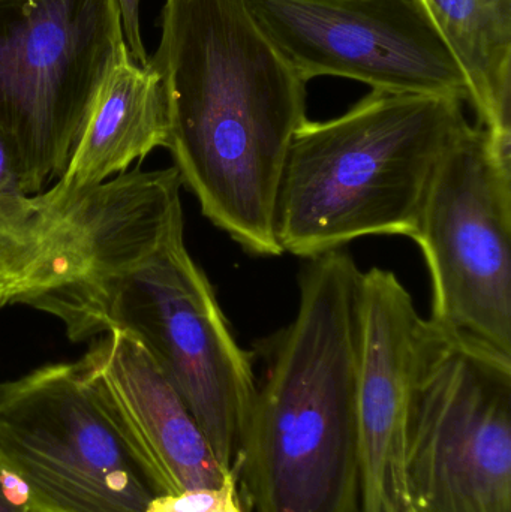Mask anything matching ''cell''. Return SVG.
<instances>
[{"instance_id":"5bb4252c","label":"cell","mask_w":511,"mask_h":512,"mask_svg":"<svg viewBox=\"0 0 511 512\" xmlns=\"http://www.w3.org/2000/svg\"><path fill=\"white\" fill-rule=\"evenodd\" d=\"M470 87V104L511 156V0H420Z\"/></svg>"},{"instance_id":"9a60e30c","label":"cell","mask_w":511,"mask_h":512,"mask_svg":"<svg viewBox=\"0 0 511 512\" xmlns=\"http://www.w3.org/2000/svg\"><path fill=\"white\" fill-rule=\"evenodd\" d=\"M242 499L239 475L234 471L221 486L213 489L156 496L146 512H245Z\"/></svg>"},{"instance_id":"8992f818","label":"cell","mask_w":511,"mask_h":512,"mask_svg":"<svg viewBox=\"0 0 511 512\" xmlns=\"http://www.w3.org/2000/svg\"><path fill=\"white\" fill-rule=\"evenodd\" d=\"M126 51L117 0H0V131L29 194L63 176Z\"/></svg>"},{"instance_id":"7a4b0ae2","label":"cell","mask_w":511,"mask_h":512,"mask_svg":"<svg viewBox=\"0 0 511 512\" xmlns=\"http://www.w3.org/2000/svg\"><path fill=\"white\" fill-rule=\"evenodd\" d=\"M362 277L342 249L308 259L296 318L258 342L263 378L237 465L255 512H360Z\"/></svg>"},{"instance_id":"277c9868","label":"cell","mask_w":511,"mask_h":512,"mask_svg":"<svg viewBox=\"0 0 511 512\" xmlns=\"http://www.w3.org/2000/svg\"><path fill=\"white\" fill-rule=\"evenodd\" d=\"M185 228L146 254L45 298L72 342L125 331L155 361L197 421L216 460L237 471L257 396L251 352L240 348L215 289L189 255Z\"/></svg>"},{"instance_id":"6da1fadb","label":"cell","mask_w":511,"mask_h":512,"mask_svg":"<svg viewBox=\"0 0 511 512\" xmlns=\"http://www.w3.org/2000/svg\"><path fill=\"white\" fill-rule=\"evenodd\" d=\"M167 96L168 146L203 215L246 252L281 256L276 201L306 117V81L246 0H165L150 59Z\"/></svg>"},{"instance_id":"ba28073f","label":"cell","mask_w":511,"mask_h":512,"mask_svg":"<svg viewBox=\"0 0 511 512\" xmlns=\"http://www.w3.org/2000/svg\"><path fill=\"white\" fill-rule=\"evenodd\" d=\"M432 280L429 322L511 360V156L468 125L444 156L413 237Z\"/></svg>"},{"instance_id":"4fadbf2b","label":"cell","mask_w":511,"mask_h":512,"mask_svg":"<svg viewBox=\"0 0 511 512\" xmlns=\"http://www.w3.org/2000/svg\"><path fill=\"white\" fill-rule=\"evenodd\" d=\"M170 120L161 74L126 51L99 90L83 134L57 185L84 191L125 174L158 147L168 146Z\"/></svg>"},{"instance_id":"3957f363","label":"cell","mask_w":511,"mask_h":512,"mask_svg":"<svg viewBox=\"0 0 511 512\" xmlns=\"http://www.w3.org/2000/svg\"><path fill=\"white\" fill-rule=\"evenodd\" d=\"M462 105L372 90L342 116L306 120L276 201L282 252L311 259L362 237L413 239L435 174L470 125Z\"/></svg>"},{"instance_id":"52a82bcc","label":"cell","mask_w":511,"mask_h":512,"mask_svg":"<svg viewBox=\"0 0 511 512\" xmlns=\"http://www.w3.org/2000/svg\"><path fill=\"white\" fill-rule=\"evenodd\" d=\"M0 469L32 512H146L161 495L81 360L0 384Z\"/></svg>"},{"instance_id":"2e32d148","label":"cell","mask_w":511,"mask_h":512,"mask_svg":"<svg viewBox=\"0 0 511 512\" xmlns=\"http://www.w3.org/2000/svg\"><path fill=\"white\" fill-rule=\"evenodd\" d=\"M122 21L123 36L132 59L140 65L149 63L146 48L141 41L140 30V0H117Z\"/></svg>"},{"instance_id":"30bf717a","label":"cell","mask_w":511,"mask_h":512,"mask_svg":"<svg viewBox=\"0 0 511 512\" xmlns=\"http://www.w3.org/2000/svg\"><path fill=\"white\" fill-rule=\"evenodd\" d=\"M297 74L470 102L455 56L420 0H246Z\"/></svg>"},{"instance_id":"5b68a950","label":"cell","mask_w":511,"mask_h":512,"mask_svg":"<svg viewBox=\"0 0 511 512\" xmlns=\"http://www.w3.org/2000/svg\"><path fill=\"white\" fill-rule=\"evenodd\" d=\"M176 168L140 167L84 191L29 194L0 131V309L36 307L134 261L183 224Z\"/></svg>"},{"instance_id":"7c38bea8","label":"cell","mask_w":511,"mask_h":512,"mask_svg":"<svg viewBox=\"0 0 511 512\" xmlns=\"http://www.w3.org/2000/svg\"><path fill=\"white\" fill-rule=\"evenodd\" d=\"M123 435L161 495L213 489L231 474L143 346L113 330L81 358Z\"/></svg>"},{"instance_id":"8fae6325","label":"cell","mask_w":511,"mask_h":512,"mask_svg":"<svg viewBox=\"0 0 511 512\" xmlns=\"http://www.w3.org/2000/svg\"><path fill=\"white\" fill-rule=\"evenodd\" d=\"M435 328L392 271L362 277L357 379L360 512H414L405 475L408 423Z\"/></svg>"},{"instance_id":"9c48e42d","label":"cell","mask_w":511,"mask_h":512,"mask_svg":"<svg viewBox=\"0 0 511 512\" xmlns=\"http://www.w3.org/2000/svg\"><path fill=\"white\" fill-rule=\"evenodd\" d=\"M405 475L414 512H511L509 358L435 328L411 406Z\"/></svg>"},{"instance_id":"e0dca14e","label":"cell","mask_w":511,"mask_h":512,"mask_svg":"<svg viewBox=\"0 0 511 512\" xmlns=\"http://www.w3.org/2000/svg\"><path fill=\"white\" fill-rule=\"evenodd\" d=\"M0 512H32L26 484L5 469H0Z\"/></svg>"}]
</instances>
